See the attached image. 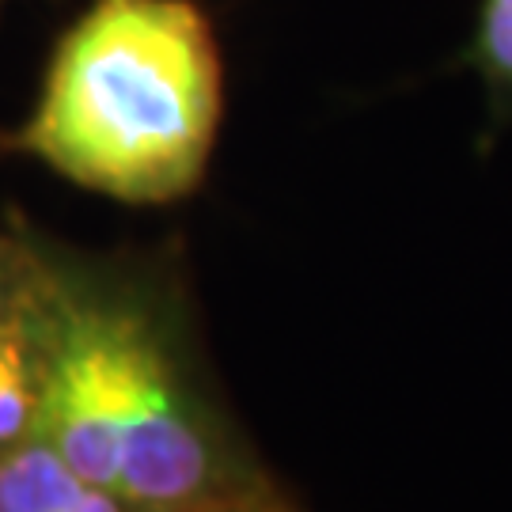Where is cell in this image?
<instances>
[{
    "label": "cell",
    "mask_w": 512,
    "mask_h": 512,
    "mask_svg": "<svg viewBox=\"0 0 512 512\" xmlns=\"http://www.w3.org/2000/svg\"><path fill=\"white\" fill-rule=\"evenodd\" d=\"M0 4H4V0H0Z\"/></svg>",
    "instance_id": "8"
},
{
    "label": "cell",
    "mask_w": 512,
    "mask_h": 512,
    "mask_svg": "<svg viewBox=\"0 0 512 512\" xmlns=\"http://www.w3.org/2000/svg\"><path fill=\"white\" fill-rule=\"evenodd\" d=\"M19 243L42 353L38 437L57 456L145 512L289 497L209 384L175 277Z\"/></svg>",
    "instance_id": "1"
},
{
    "label": "cell",
    "mask_w": 512,
    "mask_h": 512,
    "mask_svg": "<svg viewBox=\"0 0 512 512\" xmlns=\"http://www.w3.org/2000/svg\"><path fill=\"white\" fill-rule=\"evenodd\" d=\"M0 512H145L80 475L42 437L0 456Z\"/></svg>",
    "instance_id": "3"
},
{
    "label": "cell",
    "mask_w": 512,
    "mask_h": 512,
    "mask_svg": "<svg viewBox=\"0 0 512 512\" xmlns=\"http://www.w3.org/2000/svg\"><path fill=\"white\" fill-rule=\"evenodd\" d=\"M220 122L224 54L198 0H95L8 145L80 190L175 205L205 183Z\"/></svg>",
    "instance_id": "2"
},
{
    "label": "cell",
    "mask_w": 512,
    "mask_h": 512,
    "mask_svg": "<svg viewBox=\"0 0 512 512\" xmlns=\"http://www.w3.org/2000/svg\"><path fill=\"white\" fill-rule=\"evenodd\" d=\"M459 61L482 88L486 129L505 133L512 126V0H478Z\"/></svg>",
    "instance_id": "5"
},
{
    "label": "cell",
    "mask_w": 512,
    "mask_h": 512,
    "mask_svg": "<svg viewBox=\"0 0 512 512\" xmlns=\"http://www.w3.org/2000/svg\"><path fill=\"white\" fill-rule=\"evenodd\" d=\"M42 425V353L27 300L0 319V456L38 437Z\"/></svg>",
    "instance_id": "4"
},
{
    "label": "cell",
    "mask_w": 512,
    "mask_h": 512,
    "mask_svg": "<svg viewBox=\"0 0 512 512\" xmlns=\"http://www.w3.org/2000/svg\"><path fill=\"white\" fill-rule=\"evenodd\" d=\"M228 512H296V509L289 497H281V501H262V505H243V509H228Z\"/></svg>",
    "instance_id": "7"
},
{
    "label": "cell",
    "mask_w": 512,
    "mask_h": 512,
    "mask_svg": "<svg viewBox=\"0 0 512 512\" xmlns=\"http://www.w3.org/2000/svg\"><path fill=\"white\" fill-rule=\"evenodd\" d=\"M23 300V243L0 236V319L12 315Z\"/></svg>",
    "instance_id": "6"
}]
</instances>
